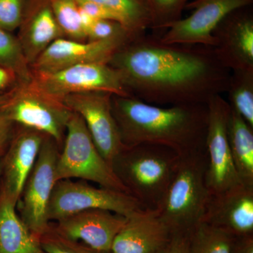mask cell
I'll return each mask as SVG.
<instances>
[{"mask_svg": "<svg viewBox=\"0 0 253 253\" xmlns=\"http://www.w3.org/2000/svg\"><path fill=\"white\" fill-rule=\"evenodd\" d=\"M108 64L131 96L161 106L207 105L226 92L231 76L212 46L169 44L154 33L133 38Z\"/></svg>", "mask_w": 253, "mask_h": 253, "instance_id": "obj_1", "label": "cell"}, {"mask_svg": "<svg viewBox=\"0 0 253 253\" xmlns=\"http://www.w3.org/2000/svg\"><path fill=\"white\" fill-rule=\"evenodd\" d=\"M111 104L124 146L161 145L180 156L206 150L207 105L166 107L116 95Z\"/></svg>", "mask_w": 253, "mask_h": 253, "instance_id": "obj_2", "label": "cell"}, {"mask_svg": "<svg viewBox=\"0 0 253 253\" xmlns=\"http://www.w3.org/2000/svg\"><path fill=\"white\" fill-rule=\"evenodd\" d=\"M180 156L161 145L124 146L111 163L113 171L144 209L159 207L169 187Z\"/></svg>", "mask_w": 253, "mask_h": 253, "instance_id": "obj_3", "label": "cell"}, {"mask_svg": "<svg viewBox=\"0 0 253 253\" xmlns=\"http://www.w3.org/2000/svg\"><path fill=\"white\" fill-rule=\"evenodd\" d=\"M207 166L206 150L180 156L174 176L157 209L171 234H189L202 222L212 196L206 179Z\"/></svg>", "mask_w": 253, "mask_h": 253, "instance_id": "obj_4", "label": "cell"}, {"mask_svg": "<svg viewBox=\"0 0 253 253\" xmlns=\"http://www.w3.org/2000/svg\"><path fill=\"white\" fill-rule=\"evenodd\" d=\"M73 178L129 194L111 165L100 154L83 118L72 111L66 124L63 151L56 161L54 180Z\"/></svg>", "mask_w": 253, "mask_h": 253, "instance_id": "obj_5", "label": "cell"}, {"mask_svg": "<svg viewBox=\"0 0 253 253\" xmlns=\"http://www.w3.org/2000/svg\"><path fill=\"white\" fill-rule=\"evenodd\" d=\"M90 209L107 210L129 217L144 208L127 193L95 187L85 181L71 179H63L55 183L48 207L49 221H57Z\"/></svg>", "mask_w": 253, "mask_h": 253, "instance_id": "obj_6", "label": "cell"}, {"mask_svg": "<svg viewBox=\"0 0 253 253\" xmlns=\"http://www.w3.org/2000/svg\"><path fill=\"white\" fill-rule=\"evenodd\" d=\"M28 85L59 100L67 95L88 91L131 96L119 73L108 63H84L55 72L33 73Z\"/></svg>", "mask_w": 253, "mask_h": 253, "instance_id": "obj_7", "label": "cell"}, {"mask_svg": "<svg viewBox=\"0 0 253 253\" xmlns=\"http://www.w3.org/2000/svg\"><path fill=\"white\" fill-rule=\"evenodd\" d=\"M59 154L56 141L46 136L18 202L19 217L38 239L51 225L48 207L56 183L55 167Z\"/></svg>", "mask_w": 253, "mask_h": 253, "instance_id": "obj_8", "label": "cell"}, {"mask_svg": "<svg viewBox=\"0 0 253 253\" xmlns=\"http://www.w3.org/2000/svg\"><path fill=\"white\" fill-rule=\"evenodd\" d=\"M207 106L206 179L211 195H215L243 184L234 167L228 139L230 106L221 95L212 98Z\"/></svg>", "mask_w": 253, "mask_h": 253, "instance_id": "obj_9", "label": "cell"}, {"mask_svg": "<svg viewBox=\"0 0 253 253\" xmlns=\"http://www.w3.org/2000/svg\"><path fill=\"white\" fill-rule=\"evenodd\" d=\"M1 109L13 123L40 131L57 144L62 143L72 113L61 100L42 94L30 85L14 90L9 102Z\"/></svg>", "mask_w": 253, "mask_h": 253, "instance_id": "obj_10", "label": "cell"}, {"mask_svg": "<svg viewBox=\"0 0 253 253\" xmlns=\"http://www.w3.org/2000/svg\"><path fill=\"white\" fill-rule=\"evenodd\" d=\"M112 95L104 91H88L67 95L60 99L83 118L100 154L111 166L124 148L113 114Z\"/></svg>", "mask_w": 253, "mask_h": 253, "instance_id": "obj_11", "label": "cell"}, {"mask_svg": "<svg viewBox=\"0 0 253 253\" xmlns=\"http://www.w3.org/2000/svg\"><path fill=\"white\" fill-rule=\"evenodd\" d=\"M253 0H191L185 9L192 11L160 36L166 43L202 44L213 46V31L227 15L252 6Z\"/></svg>", "mask_w": 253, "mask_h": 253, "instance_id": "obj_12", "label": "cell"}, {"mask_svg": "<svg viewBox=\"0 0 253 253\" xmlns=\"http://www.w3.org/2000/svg\"><path fill=\"white\" fill-rule=\"evenodd\" d=\"M212 36L217 59L230 71L253 69V10L241 8L218 24Z\"/></svg>", "mask_w": 253, "mask_h": 253, "instance_id": "obj_13", "label": "cell"}, {"mask_svg": "<svg viewBox=\"0 0 253 253\" xmlns=\"http://www.w3.org/2000/svg\"><path fill=\"white\" fill-rule=\"evenodd\" d=\"M129 41L113 40L86 42L59 38L32 63V73L55 72L84 63H109L113 54Z\"/></svg>", "mask_w": 253, "mask_h": 253, "instance_id": "obj_14", "label": "cell"}, {"mask_svg": "<svg viewBox=\"0 0 253 253\" xmlns=\"http://www.w3.org/2000/svg\"><path fill=\"white\" fill-rule=\"evenodd\" d=\"M126 218L107 210L90 209L63 218L53 226L68 239L81 241L97 251L109 253Z\"/></svg>", "mask_w": 253, "mask_h": 253, "instance_id": "obj_15", "label": "cell"}, {"mask_svg": "<svg viewBox=\"0 0 253 253\" xmlns=\"http://www.w3.org/2000/svg\"><path fill=\"white\" fill-rule=\"evenodd\" d=\"M202 222L235 237L253 235V186L241 184L212 195Z\"/></svg>", "mask_w": 253, "mask_h": 253, "instance_id": "obj_16", "label": "cell"}, {"mask_svg": "<svg viewBox=\"0 0 253 253\" xmlns=\"http://www.w3.org/2000/svg\"><path fill=\"white\" fill-rule=\"evenodd\" d=\"M46 136L40 131L26 127L11 139L9 149L1 158V189L16 205Z\"/></svg>", "mask_w": 253, "mask_h": 253, "instance_id": "obj_17", "label": "cell"}, {"mask_svg": "<svg viewBox=\"0 0 253 253\" xmlns=\"http://www.w3.org/2000/svg\"><path fill=\"white\" fill-rule=\"evenodd\" d=\"M158 210L143 209L126 218L113 241L111 253H156L170 238Z\"/></svg>", "mask_w": 253, "mask_h": 253, "instance_id": "obj_18", "label": "cell"}, {"mask_svg": "<svg viewBox=\"0 0 253 253\" xmlns=\"http://www.w3.org/2000/svg\"><path fill=\"white\" fill-rule=\"evenodd\" d=\"M19 28L18 40L30 66L53 42L64 36L49 0H28Z\"/></svg>", "mask_w": 253, "mask_h": 253, "instance_id": "obj_19", "label": "cell"}, {"mask_svg": "<svg viewBox=\"0 0 253 253\" xmlns=\"http://www.w3.org/2000/svg\"><path fill=\"white\" fill-rule=\"evenodd\" d=\"M16 206L0 190V253H47L18 215Z\"/></svg>", "mask_w": 253, "mask_h": 253, "instance_id": "obj_20", "label": "cell"}, {"mask_svg": "<svg viewBox=\"0 0 253 253\" xmlns=\"http://www.w3.org/2000/svg\"><path fill=\"white\" fill-rule=\"evenodd\" d=\"M227 133L236 172L243 184L253 186V127L231 109Z\"/></svg>", "mask_w": 253, "mask_h": 253, "instance_id": "obj_21", "label": "cell"}, {"mask_svg": "<svg viewBox=\"0 0 253 253\" xmlns=\"http://www.w3.org/2000/svg\"><path fill=\"white\" fill-rule=\"evenodd\" d=\"M104 6L116 21L135 36L146 33L151 26V16L145 0H79Z\"/></svg>", "mask_w": 253, "mask_h": 253, "instance_id": "obj_22", "label": "cell"}, {"mask_svg": "<svg viewBox=\"0 0 253 253\" xmlns=\"http://www.w3.org/2000/svg\"><path fill=\"white\" fill-rule=\"evenodd\" d=\"M226 93L231 109L253 127V69L231 71Z\"/></svg>", "mask_w": 253, "mask_h": 253, "instance_id": "obj_23", "label": "cell"}, {"mask_svg": "<svg viewBox=\"0 0 253 253\" xmlns=\"http://www.w3.org/2000/svg\"><path fill=\"white\" fill-rule=\"evenodd\" d=\"M235 236L201 222L189 234L190 253H233Z\"/></svg>", "mask_w": 253, "mask_h": 253, "instance_id": "obj_24", "label": "cell"}, {"mask_svg": "<svg viewBox=\"0 0 253 253\" xmlns=\"http://www.w3.org/2000/svg\"><path fill=\"white\" fill-rule=\"evenodd\" d=\"M0 67L9 70L22 83L31 84L33 73L18 38L0 28Z\"/></svg>", "mask_w": 253, "mask_h": 253, "instance_id": "obj_25", "label": "cell"}, {"mask_svg": "<svg viewBox=\"0 0 253 253\" xmlns=\"http://www.w3.org/2000/svg\"><path fill=\"white\" fill-rule=\"evenodd\" d=\"M56 22L63 36L71 40L86 42L85 30L82 23L81 13L76 0H49Z\"/></svg>", "mask_w": 253, "mask_h": 253, "instance_id": "obj_26", "label": "cell"}, {"mask_svg": "<svg viewBox=\"0 0 253 253\" xmlns=\"http://www.w3.org/2000/svg\"><path fill=\"white\" fill-rule=\"evenodd\" d=\"M151 16L149 29L161 36L182 18L183 11L191 0H145Z\"/></svg>", "mask_w": 253, "mask_h": 253, "instance_id": "obj_27", "label": "cell"}, {"mask_svg": "<svg viewBox=\"0 0 253 253\" xmlns=\"http://www.w3.org/2000/svg\"><path fill=\"white\" fill-rule=\"evenodd\" d=\"M42 249L47 253H111L92 249L81 242L60 234L53 225L39 239Z\"/></svg>", "mask_w": 253, "mask_h": 253, "instance_id": "obj_28", "label": "cell"}, {"mask_svg": "<svg viewBox=\"0 0 253 253\" xmlns=\"http://www.w3.org/2000/svg\"><path fill=\"white\" fill-rule=\"evenodd\" d=\"M137 36H135L126 29L121 23L113 20H95L86 32L87 42L130 41Z\"/></svg>", "mask_w": 253, "mask_h": 253, "instance_id": "obj_29", "label": "cell"}, {"mask_svg": "<svg viewBox=\"0 0 253 253\" xmlns=\"http://www.w3.org/2000/svg\"><path fill=\"white\" fill-rule=\"evenodd\" d=\"M28 0H0V28L12 33L21 26Z\"/></svg>", "mask_w": 253, "mask_h": 253, "instance_id": "obj_30", "label": "cell"}, {"mask_svg": "<svg viewBox=\"0 0 253 253\" xmlns=\"http://www.w3.org/2000/svg\"><path fill=\"white\" fill-rule=\"evenodd\" d=\"M156 253H190L189 234H172Z\"/></svg>", "mask_w": 253, "mask_h": 253, "instance_id": "obj_31", "label": "cell"}, {"mask_svg": "<svg viewBox=\"0 0 253 253\" xmlns=\"http://www.w3.org/2000/svg\"><path fill=\"white\" fill-rule=\"evenodd\" d=\"M76 1H78L80 9L95 20L106 19L117 21L114 16L109 11L100 4L92 1H79V0H76Z\"/></svg>", "mask_w": 253, "mask_h": 253, "instance_id": "obj_32", "label": "cell"}, {"mask_svg": "<svg viewBox=\"0 0 253 253\" xmlns=\"http://www.w3.org/2000/svg\"><path fill=\"white\" fill-rule=\"evenodd\" d=\"M14 125L4 110L0 108V151H2L11 140Z\"/></svg>", "mask_w": 253, "mask_h": 253, "instance_id": "obj_33", "label": "cell"}, {"mask_svg": "<svg viewBox=\"0 0 253 253\" xmlns=\"http://www.w3.org/2000/svg\"><path fill=\"white\" fill-rule=\"evenodd\" d=\"M233 253H253V235L236 237Z\"/></svg>", "mask_w": 253, "mask_h": 253, "instance_id": "obj_34", "label": "cell"}, {"mask_svg": "<svg viewBox=\"0 0 253 253\" xmlns=\"http://www.w3.org/2000/svg\"><path fill=\"white\" fill-rule=\"evenodd\" d=\"M16 78L14 73L9 70L0 67V91L11 85Z\"/></svg>", "mask_w": 253, "mask_h": 253, "instance_id": "obj_35", "label": "cell"}, {"mask_svg": "<svg viewBox=\"0 0 253 253\" xmlns=\"http://www.w3.org/2000/svg\"><path fill=\"white\" fill-rule=\"evenodd\" d=\"M14 92V90H13L4 93V94H0V108L2 107L5 104L9 102V100L12 97Z\"/></svg>", "mask_w": 253, "mask_h": 253, "instance_id": "obj_36", "label": "cell"}, {"mask_svg": "<svg viewBox=\"0 0 253 253\" xmlns=\"http://www.w3.org/2000/svg\"><path fill=\"white\" fill-rule=\"evenodd\" d=\"M1 172H2V159L0 158V176H1Z\"/></svg>", "mask_w": 253, "mask_h": 253, "instance_id": "obj_37", "label": "cell"}]
</instances>
